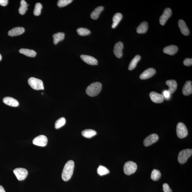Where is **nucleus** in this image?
<instances>
[{"instance_id":"473e14b6","label":"nucleus","mask_w":192,"mask_h":192,"mask_svg":"<svg viewBox=\"0 0 192 192\" xmlns=\"http://www.w3.org/2000/svg\"><path fill=\"white\" fill-rule=\"evenodd\" d=\"M42 8V5L40 3H38L36 4L34 11H33V14L36 16L40 15Z\"/></svg>"},{"instance_id":"aec40b11","label":"nucleus","mask_w":192,"mask_h":192,"mask_svg":"<svg viewBox=\"0 0 192 192\" xmlns=\"http://www.w3.org/2000/svg\"><path fill=\"white\" fill-rule=\"evenodd\" d=\"M166 83L169 87V91L170 93L172 94L175 92L177 88V83L175 80H170L166 81Z\"/></svg>"},{"instance_id":"4be33fe9","label":"nucleus","mask_w":192,"mask_h":192,"mask_svg":"<svg viewBox=\"0 0 192 192\" xmlns=\"http://www.w3.org/2000/svg\"><path fill=\"white\" fill-rule=\"evenodd\" d=\"M148 27V24L147 22L143 21L136 28L137 32L140 34L145 33L147 31Z\"/></svg>"},{"instance_id":"ddd939ff","label":"nucleus","mask_w":192,"mask_h":192,"mask_svg":"<svg viewBox=\"0 0 192 192\" xmlns=\"http://www.w3.org/2000/svg\"><path fill=\"white\" fill-rule=\"evenodd\" d=\"M80 58L85 63L89 65H98V61L94 57L89 55H81Z\"/></svg>"},{"instance_id":"4c0bfd02","label":"nucleus","mask_w":192,"mask_h":192,"mask_svg":"<svg viewBox=\"0 0 192 192\" xmlns=\"http://www.w3.org/2000/svg\"><path fill=\"white\" fill-rule=\"evenodd\" d=\"M8 3V0H0V5L5 7L7 5Z\"/></svg>"},{"instance_id":"0eeeda50","label":"nucleus","mask_w":192,"mask_h":192,"mask_svg":"<svg viewBox=\"0 0 192 192\" xmlns=\"http://www.w3.org/2000/svg\"><path fill=\"white\" fill-rule=\"evenodd\" d=\"M18 180L19 181H23L25 179L28 175V172L26 169L23 168H16L13 171Z\"/></svg>"},{"instance_id":"f257e3e1","label":"nucleus","mask_w":192,"mask_h":192,"mask_svg":"<svg viewBox=\"0 0 192 192\" xmlns=\"http://www.w3.org/2000/svg\"><path fill=\"white\" fill-rule=\"evenodd\" d=\"M74 167V162L72 160L67 162L64 166L62 174V179L68 181L72 177Z\"/></svg>"},{"instance_id":"1a4fd4ad","label":"nucleus","mask_w":192,"mask_h":192,"mask_svg":"<svg viewBox=\"0 0 192 192\" xmlns=\"http://www.w3.org/2000/svg\"><path fill=\"white\" fill-rule=\"evenodd\" d=\"M159 139V136L157 134H153L147 137L143 141V144L146 147H148L157 142Z\"/></svg>"},{"instance_id":"7c9ffc66","label":"nucleus","mask_w":192,"mask_h":192,"mask_svg":"<svg viewBox=\"0 0 192 192\" xmlns=\"http://www.w3.org/2000/svg\"><path fill=\"white\" fill-rule=\"evenodd\" d=\"M77 33L79 35L81 36H84L88 35L90 34L91 32L89 29L80 27L77 30Z\"/></svg>"},{"instance_id":"f3484780","label":"nucleus","mask_w":192,"mask_h":192,"mask_svg":"<svg viewBox=\"0 0 192 192\" xmlns=\"http://www.w3.org/2000/svg\"><path fill=\"white\" fill-rule=\"evenodd\" d=\"M4 103L12 107H17L19 105V103L15 99L11 97H6L3 99Z\"/></svg>"},{"instance_id":"423d86ee","label":"nucleus","mask_w":192,"mask_h":192,"mask_svg":"<svg viewBox=\"0 0 192 192\" xmlns=\"http://www.w3.org/2000/svg\"><path fill=\"white\" fill-rule=\"evenodd\" d=\"M177 134L178 137L183 138L187 137L188 132L187 127L182 122H179L177 127Z\"/></svg>"},{"instance_id":"4468645a","label":"nucleus","mask_w":192,"mask_h":192,"mask_svg":"<svg viewBox=\"0 0 192 192\" xmlns=\"http://www.w3.org/2000/svg\"><path fill=\"white\" fill-rule=\"evenodd\" d=\"M150 96L152 101L156 103H162L164 100V98L162 94L157 92H151L150 94Z\"/></svg>"},{"instance_id":"2eb2a0df","label":"nucleus","mask_w":192,"mask_h":192,"mask_svg":"<svg viewBox=\"0 0 192 192\" xmlns=\"http://www.w3.org/2000/svg\"><path fill=\"white\" fill-rule=\"evenodd\" d=\"M25 31V29L23 27H15L8 32V35L11 37L17 36L22 34L24 33Z\"/></svg>"},{"instance_id":"bb28decb","label":"nucleus","mask_w":192,"mask_h":192,"mask_svg":"<svg viewBox=\"0 0 192 192\" xmlns=\"http://www.w3.org/2000/svg\"><path fill=\"white\" fill-rule=\"evenodd\" d=\"M82 135L87 138H91L96 135L97 132L95 130L92 129H87L83 131L82 132Z\"/></svg>"},{"instance_id":"72a5a7b5","label":"nucleus","mask_w":192,"mask_h":192,"mask_svg":"<svg viewBox=\"0 0 192 192\" xmlns=\"http://www.w3.org/2000/svg\"><path fill=\"white\" fill-rule=\"evenodd\" d=\"M72 2V0H59L57 2V5L59 7H63L68 5Z\"/></svg>"},{"instance_id":"9b49d317","label":"nucleus","mask_w":192,"mask_h":192,"mask_svg":"<svg viewBox=\"0 0 192 192\" xmlns=\"http://www.w3.org/2000/svg\"><path fill=\"white\" fill-rule=\"evenodd\" d=\"M124 49L123 43L119 41L116 43L114 49V53L116 57L118 58H121L122 56L123 49Z\"/></svg>"},{"instance_id":"a878e982","label":"nucleus","mask_w":192,"mask_h":192,"mask_svg":"<svg viewBox=\"0 0 192 192\" xmlns=\"http://www.w3.org/2000/svg\"><path fill=\"white\" fill-rule=\"evenodd\" d=\"M65 34L63 33H58L53 35V43L57 45L59 41H62L65 38Z\"/></svg>"},{"instance_id":"cd10ccee","label":"nucleus","mask_w":192,"mask_h":192,"mask_svg":"<svg viewBox=\"0 0 192 192\" xmlns=\"http://www.w3.org/2000/svg\"><path fill=\"white\" fill-rule=\"evenodd\" d=\"M29 5L24 0H22L20 2V7L19 9V12L20 14L23 15L25 14L26 12L27 11V7Z\"/></svg>"},{"instance_id":"c756f323","label":"nucleus","mask_w":192,"mask_h":192,"mask_svg":"<svg viewBox=\"0 0 192 192\" xmlns=\"http://www.w3.org/2000/svg\"><path fill=\"white\" fill-rule=\"evenodd\" d=\"M97 173L100 176H103L108 175L110 171L109 170L103 166L100 165L97 169Z\"/></svg>"},{"instance_id":"6e6552de","label":"nucleus","mask_w":192,"mask_h":192,"mask_svg":"<svg viewBox=\"0 0 192 192\" xmlns=\"http://www.w3.org/2000/svg\"><path fill=\"white\" fill-rule=\"evenodd\" d=\"M48 140L46 136L43 135L37 136L33 140V143L34 145L44 147L47 145Z\"/></svg>"},{"instance_id":"ea45409f","label":"nucleus","mask_w":192,"mask_h":192,"mask_svg":"<svg viewBox=\"0 0 192 192\" xmlns=\"http://www.w3.org/2000/svg\"><path fill=\"white\" fill-rule=\"evenodd\" d=\"M2 57L1 54H0V61L2 60Z\"/></svg>"},{"instance_id":"5701e85b","label":"nucleus","mask_w":192,"mask_h":192,"mask_svg":"<svg viewBox=\"0 0 192 192\" xmlns=\"http://www.w3.org/2000/svg\"><path fill=\"white\" fill-rule=\"evenodd\" d=\"M104 7L102 6L98 7L96 8L91 14L90 17L92 19L96 20L98 19L100 13L103 11Z\"/></svg>"},{"instance_id":"a211bd4d","label":"nucleus","mask_w":192,"mask_h":192,"mask_svg":"<svg viewBox=\"0 0 192 192\" xmlns=\"http://www.w3.org/2000/svg\"><path fill=\"white\" fill-rule=\"evenodd\" d=\"M192 86L191 81H187L184 85L183 89V93L185 96H188L192 94Z\"/></svg>"},{"instance_id":"6ab92c4d","label":"nucleus","mask_w":192,"mask_h":192,"mask_svg":"<svg viewBox=\"0 0 192 192\" xmlns=\"http://www.w3.org/2000/svg\"><path fill=\"white\" fill-rule=\"evenodd\" d=\"M178 47L175 45H171L166 47L163 49V52L168 55H173L177 52Z\"/></svg>"},{"instance_id":"f8f14e48","label":"nucleus","mask_w":192,"mask_h":192,"mask_svg":"<svg viewBox=\"0 0 192 192\" xmlns=\"http://www.w3.org/2000/svg\"><path fill=\"white\" fill-rule=\"evenodd\" d=\"M156 73V71L154 68H148L142 73L140 75V78L142 80H146L151 78Z\"/></svg>"},{"instance_id":"e433bc0d","label":"nucleus","mask_w":192,"mask_h":192,"mask_svg":"<svg viewBox=\"0 0 192 192\" xmlns=\"http://www.w3.org/2000/svg\"><path fill=\"white\" fill-rule=\"evenodd\" d=\"M184 65L185 66H189L192 65V58H186L183 61Z\"/></svg>"},{"instance_id":"39448f33","label":"nucleus","mask_w":192,"mask_h":192,"mask_svg":"<svg viewBox=\"0 0 192 192\" xmlns=\"http://www.w3.org/2000/svg\"><path fill=\"white\" fill-rule=\"evenodd\" d=\"M192 154V150L187 149L181 150L178 156V161L180 163L183 164L186 163Z\"/></svg>"},{"instance_id":"dca6fc26","label":"nucleus","mask_w":192,"mask_h":192,"mask_svg":"<svg viewBox=\"0 0 192 192\" xmlns=\"http://www.w3.org/2000/svg\"><path fill=\"white\" fill-rule=\"evenodd\" d=\"M178 26L182 34L185 36L189 35L190 33L189 29L186 25L185 22L183 20H179L178 21Z\"/></svg>"},{"instance_id":"c9c22d12","label":"nucleus","mask_w":192,"mask_h":192,"mask_svg":"<svg viewBox=\"0 0 192 192\" xmlns=\"http://www.w3.org/2000/svg\"><path fill=\"white\" fill-rule=\"evenodd\" d=\"M163 190L164 192H172V190L167 183H164L163 185Z\"/></svg>"},{"instance_id":"7ed1b4c3","label":"nucleus","mask_w":192,"mask_h":192,"mask_svg":"<svg viewBox=\"0 0 192 192\" xmlns=\"http://www.w3.org/2000/svg\"><path fill=\"white\" fill-rule=\"evenodd\" d=\"M28 84L32 88L35 90H43L44 89L42 80L39 79L31 77L29 79Z\"/></svg>"},{"instance_id":"c85d7f7f","label":"nucleus","mask_w":192,"mask_h":192,"mask_svg":"<svg viewBox=\"0 0 192 192\" xmlns=\"http://www.w3.org/2000/svg\"><path fill=\"white\" fill-rule=\"evenodd\" d=\"M161 177V172L158 170L154 169L152 171L150 178L154 181L159 180Z\"/></svg>"},{"instance_id":"9d476101","label":"nucleus","mask_w":192,"mask_h":192,"mask_svg":"<svg viewBox=\"0 0 192 192\" xmlns=\"http://www.w3.org/2000/svg\"><path fill=\"white\" fill-rule=\"evenodd\" d=\"M172 15V10L169 8H167L164 10L163 13L160 17V24L162 25H165L166 21L170 17H171Z\"/></svg>"},{"instance_id":"2f4dec72","label":"nucleus","mask_w":192,"mask_h":192,"mask_svg":"<svg viewBox=\"0 0 192 192\" xmlns=\"http://www.w3.org/2000/svg\"><path fill=\"white\" fill-rule=\"evenodd\" d=\"M66 120L64 118H61L57 120L55 123V127L56 129L62 127L66 124Z\"/></svg>"},{"instance_id":"f704fd0d","label":"nucleus","mask_w":192,"mask_h":192,"mask_svg":"<svg viewBox=\"0 0 192 192\" xmlns=\"http://www.w3.org/2000/svg\"><path fill=\"white\" fill-rule=\"evenodd\" d=\"M162 96L163 98L166 100H169L171 97V94L169 92L168 90H164L162 92Z\"/></svg>"},{"instance_id":"20e7f679","label":"nucleus","mask_w":192,"mask_h":192,"mask_svg":"<svg viewBox=\"0 0 192 192\" xmlns=\"http://www.w3.org/2000/svg\"><path fill=\"white\" fill-rule=\"evenodd\" d=\"M137 169V166L136 163L132 161H128L124 164V171L125 175H130L135 173Z\"/></svg>"},{"instance_id":"393cba45","label":"nucleus","mask_w":192,"mask_h":192,"mask_svg":"<svg viewBox=\"0 0 192 192\" xmlns=\"http://www.w3.org/2000/svg\"><path fill=\"white\" fill-rule=\"evenodd\" d=\"M19 52L25 56L31 57H34L36 55V53L35 51L28 49H20Z\"/></svg>"},{"instance_id":"412c9836","label":"nucleus","mask_w":192,"mask_h":192,"mask_svg":"<svg viewBox=\"0 0 192 192\" xmlns=\"http://www.w3.org/2000/svg\"><path fill=\"white\" fill-rule=\"evenodd\" d=\"M122 15L121 13H117L114 15L112 18L113 23L112 25V28L115 29L121 20Z\"/></svg>"},{"instance_id":"f03ea898","label":"nucleus","mask_w":192,"mask_h":192,"mask_svg":"<svg viewBox=\"0 0 192 192\" xmlns=\"http://www.w3.org/2000/svg\"><path fill=\"white\" fill-rule=\"evenodd\" d=\"M102 84L100 82L93 83L87 88L86 92L87 94L91 97L96 96L99 93L102 89Z\"/></svg>"},{"instance_id":"58836bf2","label":"nucleus","mask_w":192,"mask_h":192,"mask_svg":"<svg viewBox=\"0 0 192 192\" xmlns=\"http://www.w3.org/2000/svg\"><path fill=\"white\" fill-rule=\"evenodd\" d=\"M0 192H5L2 186L1 185H0Z\"/></svg>"},{"instance_id":"b1692460","label":"nucleus","mask_w":192,"mask_h":192,"mask_svg":"<svg viewBox=\"0 0 192 192\" xmlns=\"http://www.w3.org/2000/svg\"><path fill=\"white\" fill-rule=\"evenodd\" d=\"M140 59H141V57L140 55H136L130 62L128 67V70L131 71L135 68L138 62L140 60Z\"/></svg>"}]
</instances>
